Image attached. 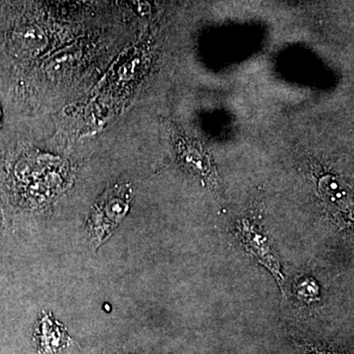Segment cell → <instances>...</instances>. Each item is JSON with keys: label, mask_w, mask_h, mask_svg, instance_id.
<instances>
[{"label": "cell", "mask_w": 354, "mask_h": 354, "mask_svg": "<svg viewBox=\"0 0 354 354\" xmlns=\"http://www.w3.org/2000/svg\"><path fill=\"white\" fill-rule=\"evenodd\" d=\"M131 197V187L128 184H116L104 191L95 203L87 225L95 247L101 245L120 227L129 212Z\"/></svg>", "instance_id": "1"}, {"label": "cell", "mask_w": 354, "mask_h": 354, "mask_svg": "<svg viewBox=\"0 0 354 354\" xmlns=\"http://www.w3.org/2000/svg\"><path fill=\"white\" fill-rule=\"evenodd\" d=\"M235 235L247 254L254 258L256 262L265 266L272 272L281 288H283V274L281 270V263L272 248L271 241L263 232L262 228L252 221L242 220L237 223Z\"/></svg>", "instance_id": "2"}, {"label": "cell", "mask_w": 354, "mask_h": 354, "mask_svg": "<svg viewBox=\"0 0 354 354\" xmlns=\"http://www.w3.org/2000/svg\"><path fill=\"white\" fill-rule=\"evenodd\" d=\"M321 190L326 199L334 204H344L348 201V193L344 190V183L337 180L335 177L326 176L320 183Z\"/></svg>", "instance_id": "3"}, {"label": "cell", "mask_w": 354, "mask_h": 354, "mask_svg": "<svg viewBox=\"0 0 354 354\" xmlns=\"http://www.w3.org/2000/svg\"><path fill=\"white\" fill-rule=\"evenodd\" d=\"M295 293L300 301L304 304H313L320 299V288L318 283L311 278L300 279L295 288Z\"/></svg>", "instance_id": "4"}, {"label": "cell", "mask_w": 354, "mask_h": 354, "mask_svg": "<svg viewBox=\"0 0 354 354\" xmlns=\"http://www.w3.org/2000/svg\"><path fill=\"white\" fill-rule=\"evenodd\" d=\"M300 348H302V351H304L305 354H335L332 353V351L312 346V344H300Z\"/></svg>", "instance_id": "5"}, {"label": "cell", "mask_w": 354, "mask_h": 354, "mask_svg": "<svg viewBox=\"0 0 354 354\" xmlns=\"http://www.w3.org/2000/svg\"><path fill=\"white\" fill-rule=\"evenodd\" d=\"M2 127V109L1 106H0V128Z\"/></svg>", "instance_id": "6"}]
</instances>
